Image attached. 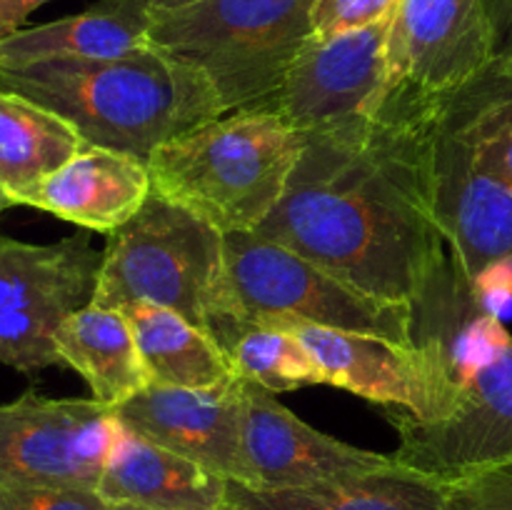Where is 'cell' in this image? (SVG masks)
Returning <instances> with one entry per match:
<instances>
[{"mask_svg":"<svg viewBox=\"0 0 512 510\" xmlns=\"http://www.w3.org/2000/svg\"><path fill=\"white\" fill-rule=\"evenodd\" d=\"M435 113L438 100L388 90L370 118L305 135L283 200L255 233L418 308L438 290L448 245L433 195Z\"/></svg>","mask_w":512,"mask_h":510,"instance_id":"cell-1","label":"cell"},{"mask_svg":"<svg viewBox=\"0 0 512 510\" xmlns=\"http://www.w3.org/2000/svg\"><path fill=\"white\" fill-rule=\"evenodd\" d=\"M0 90L53 110L88 145L143 160L165 140L225 113L203 70L155 45L118 58L0 68Z\"/></svg>","mask_w":512,"mask_h":510,"instance_id":"cell-2","label":"cell"},{"mask_svg":"<svg viewBox=\"0 0 512 510\" xmlns=\"http://www.w3.org/2000/svg\"><path fill=\"white\" fill-rule=\"evenodd\" d=\"M512 60L490 58L438 100L433 128L435 215L465 285L512 260V178L503 163Z\"/></svg>","mask_w":512,"mask_h":510,"instance_id":"cell-3","label":"cell"},{"mask_svg":"<svg viewBox=\"0 0 512 510\" xmlns=\"http://www.w3.org/2000/svg\"><path fill=\"white\" fill-rule=\"evenodd\" d=\"M305 135L273 105H253L200 123L145 160L153 193L223 235L255 233L288 190Z\"/></svg>","mask_w":512,"mask_h":510,"instance_id":"cell-4","label":"cell"},{"mask_svg":"<svg viewBox=\"0 0 512 510\" xmlns=\"http://www.w3.org/2000/svg\"><path fill=\"white\" fill-rule=\"evenodd\" d=\"M90 303L170 308L208 330L223 350L250 323L230 288L225 235L158 193L108 233Z\"/></svg>","mask_w":512,"mask_h":510,"instance_id":"cell-5","label":"cell"},{"mask_svg":"<svg viewBox=\"0 0 512 510\" xmlns=\"http://www.w3.org/2000/svg\"><path fill=\"white\" fill-rule=\"evenodd\" d=\"M315 0H200L155 13L150 45L203 70L225 113L268 105L313 38Z\"/></svg>","mask_w":512,"mask_h":510,"instance_id":"cell-6","label":"cell"},{"mask_svg":"<svg viewBox=\"0 0 512 510\" xmlns=\"http://www.w3.org/2000/svg\"><path fill=\"white\" fill-rule=\"evenodd\" d=\"M460 388L440 418L385 408L400 435L395 463L453 483L512 460V338L498 315L478 310L450 338Z\"/></svg>","mask_w":512,"mask_h":510,"instance_id":"cell-7","label":"cell"},{"mask_svg":"<svg viewBox=\"0 0 512 510\" xmlns=\"http://www.w3.org/2000/svg\"><path fill=\"white\" fill-rule=\"evenodd\" d=\"M230 288L245 320H298L418 345L415 305L353 288L295 250L258 233L225 235Z\"/></svg>","mask_w":512,"mask_h":510,"instance_id":"cell-8","label":"cell"},{"mask_svg":"<svg viewBox=\"0 0 512 510\" xmlns=\"http://www.w3.org/2000/svg\"><path fill=\"white\" fill-rule=\"evenodd\" d=\"M100 263L83 233L48 245L0 238V365L25 375L63 365L55 330L93 300Z\"/></svg>","mask_w":512,"mask_h":510,"instance_id":"cell-9","label":"cell"},{"mask_svg":"<svg viewBox=\"0 0 512 510\" xmlns=\"http://www.w3.org/2000/svg\"><path fill=\"white\" fill-rule=\"evenodd\" d=\"M290 330L310 350L328 385L365 400L400 408L418 418H440L458 395L460 378L450 353V338L403 345L378 335L320 328L298 320H258Z\"/></svg>","mask_w":512,"mask_h":510,"instance_id":"cell-10","label":"cell"},{"mask_svg":"<svg viewBox=\"0 0 512 510\" xmlns=\"http://www.w3.org/2000/svg\"><path fill=\"white\" fill-rule=\"evenodd\" d=\"M118 418L95 398L28 393L0 405V483L98 490Z\"/></svg>","mask_w":512,"mask_h":510,"instance_id":"cell-11","label":"cell"},{"mask_svg":"<svg viewBox=\"0 0 512 510\" xmlns=\"http://www.w3.org/2000/svg\"><path fill=\"white\" fill-rule=\"evenodd\" d=\"M393 15L333 38H310L268 105L303 135L370 118L388 93Z\"/></svg>","mask_w":512,"mask_h":510,"instance_id":"cell-12","label":"cell"},{"mask_svg":"<svg viewBox=\"0 0 512 510\" xmlns=\"http://www.w3.org/2000/svg\"><path fill=\"white\" fill-rule=\"evenodd\" d=\"M493 58L485 0H400L388 38V90L440 100Z\"/></svg>","mask_w":512,"mask_h":510,"instance_id":"cell-13","label":"cell"},{"mask_svg":"<svg viewBox=\"0 0 512 510\" xmlns=\"http://www.w3.org/2000/svg\"><path fill=\"white\" fill-rule=\"evenodd\" d=\"M113 413L118 423L143 438L205 465L225 480L250 485L243 453L245 383L240 375L210 388L148 385Z\"/></svg>","mask_w":512,"mask_h":510,"instance_id":"cell-14","label":"cell"},{"mask_svg":"<svg viewBox=\"0 0 512 510\" xmlns=\"http://www.w3.org/2000/svg\"><path fill=\"white\" fill-rule=\"evenodd\" d=\"M243 383V453L250 473L248 488H308L393 463V455L355 448L333 435L320 433L285 408L275 393L250 380Z\"/></svg>","mask_w":512,"mask_h":510,"instance_id":"cell-15","label":"cell"},{"mask_svg":"<svg viewBox=\"0 0 512 510\" xmlns=\"http://www.w3.org/2000/svg\"><path fill=\"white\" fill-rule=\"evenodd\" d=\"M153 193L148 163L123 150L85 145L68 163L40 180L20 205L45 210L95 233L128 223Z\"/></svg>","mask_w":512,"mask_h":510,"instance_id":"cell-16","label":"cell"},{"mask_svg":"<svg viewBox=\"0 0 512 510\" xmlns=\"http://www.w3.org/2000/svg\"><path fill=\"white\" fill-rule=\"evenodd\" d=\"M228 483L205 465L118 423L98 493L113 505L148 510H223Z\"/></svg>","mask_w":512,"mask_h":510,"instance_id":"cell-17","label":"cell"},{"mask_svg":"<svg viewBox=\"0 0 512 510\" xmlns=\"http://www.w3.org/2000/svg\"><path fill=\"white\" fill-rule=\"evenodd\" d=\"M150 0H98L88 10L0 40V68L65 58H118L150 45Z\"/></svg>","mask_w":512,"mask_h":510,"instance_id":"cell-18","label":"cell"},{"mask_svg":"<svg viewBox=\"0 0 512 510\" xmlns=\"http://www.w3.org/2000/svg\"><path fill=\"white\" fill-rule=\"evenodd\" d=\"M228 498L258 510H450V483L400 463L308 488L260 490L230 480Z\"/></svg>","mask_w":512,"mask_h":510,"instance_id":"cell-19","label":"cell"},{"mask_svg":"<svg viewBox=\"0 0 512 510\" xmlns=\"http://www.w3.org/2000/svg\"><path fill=\"white\" fill-rule=\"evenodd\" d=\"M55 348L63 365L73 368L93 398L110 410L150 385L133 330L118 308L88 303L73 310L55 330Z\"/></svg>","mask_w":512,"mask_h":510,"instance_id":"cell-20","label":"cell"},{"mask_svg":"<svg viewBox=\"0 0 512 510\" xmlns=\"http://www.w3.org/2000/svg\"><path fill=\"white\" fill-rule=\"evenodd\" d=\"M150 385L210 388L233 378L228 353L185 315L153 303L123 305Z\"/></svg>","mask_w":512,"mask_h":510,"instance_id":"cell-21","label":"cell"},{"mask_svg":"<svg viewBox=\"0 0 512 510\" xmlns=\"http://www.w3.org/2000/svg\"><path fill=\"white\" fill-rule=\"evenodd\" d=\"M65 118L33 100L0 90V195L8 205L85 148Z\"/></svg>","mask_w":512,"mask_h":510,"instance_id":"cell-22","label":"cell"},{"mask_svg":"<svg viewBox=\"0 0 512 510\" xmlns=\"http://www.w3.org/2000/svg\"><path fill=\"white\" fill-rule=\"evenodd\" d=\"M235 375L270 393L325 383L310 350L290 330L273 323H248L225 345Z\"/></svg>","mask_w":512,"mask_h":510,"instance_id":"cell-23","label":"cell"},{"mask_svg":"<svg viewBox=\"0 0 512 510\" xmlns=\"http://www.w3.org/2000/svg\"><path fill=\"white\" fill-rule=\"evenodd\" d=\"M0 510H113L98 490L0 483Z\"/></svg>","mask_w":512,"mask_h":510,"instance_id":"cell-24","label":"cell"},{"mask_svg":"<svg viewBox=\"0 0 512 510\" xmlns=\"http://www.w3.org/2000/svg\"><path fill=\"white\" fill-rule=\"evenodd\" d=\"M400 0H315L310 23L313 38H333L350 30L368 28L378 20L390 18Z\"/></svg>","mask_w":512,"mask_h":510,"instance_id":"cell-25","label":"cell"},{"mask_svg":"<svg viewBox=\"0 0 512 510\" xmlns=\"http://www.w3.org/2000/svg\"><path fill=\"white\" fill-rule=\"evenodd\" d=\"M450 510H512V460L453 480Z\"/></svg>","mask_w":512,"mask_h":510,"instance_id":"cell-26","label":"cell"},{"mask_svg":"<svg viewBox=\"0 0 512 510\" xmlns=\"http://www.w3.org/2000/svg\"><path fill=\"white\" fill-rule=\"evenodd\" d=\"M45 3L50 0H0V40L23 30L28 15Z\"/></svg>","mask_w":512,"mask_h":510,"instance_id":"cell-27","label":"cell"},{"mask_svg":"<svg viewBox=\"0 0 512 510\" xmlns=\"http://www.w3.org/2000/svg\"><path fill=\"white\" fill-rule=\"evenodd\" d=\"M153 3V13H168V10L188 8V5L200 3V0H150Z\"/></svg>","mask_w":512,"mask_h":510,"instance_id":"cell-28","label":"cell"},{"mask_svg":"<svg viewBox=\"0 0 512 510\" xmlns=\"http://www.w3.org/2000/svg\"><path fill=\"white\" fill-rule=\"evenodd\" d=\"M223 510H258V508H250V505H243V503H238V500L228 498V503L223 505Z\"/></svg>","mask_w":512,"mask_h":510,"instance_id":"cell-29","label":"cell"},{"mask_svg":"<svg viewBox=\"0 0 512 510\" xmlns=\"http://www.w3.org/2000/svg\"><path fill=\"white\" fill-rule=\"evenodd\" d=\"M113 510H148V508H138V505H125V503H120V505H113Z\"/></svg>","mask_w":512,"mask_h":510,"instance_id":"cell-30","label":"cell"},{"mask_svg":"<svg viewBox=\"0 0 512 510\" xmlns=\"http://www.w3.org/2000/svg\"><path fill=\"white\" fill-rule=\"evenodd\" d=\"M5 208H10V205H8V200H5V198H3V195H0V213H3V210H5Z\"/></svg>","mask_w":512,"mask_h":510,"instance_id":"cell-31","label":"cell"}]
</instances>
